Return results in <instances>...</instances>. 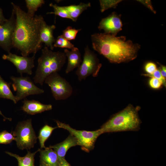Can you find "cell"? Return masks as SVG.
Here are the masks:
<instances>
[{"label": "cell", "instance_id": "21", "mask_svg": "<svg viewBox=\"0 0 166 166\" xmlns=\"http://www.w3.org/2000/svg\"><path fill=\"white\" fill-rule=\"evenodd\" d=\"M57 127H53L46 124L40 130L38 138L41 148H46L45 146V141L50 136L53 131Z\"/></svg>", "mask_w": 166, "mask_h": 166}, {"label": "cell", "instance_id": "20", "mask_svg": "<svg viewBox=\"0 0 166 166\" xmlns=\"http://www.w3.org/2000/svg\"><path fill=\"white\" fill-rule=\"evenodd\" d=\"M10 84L6 81L0 76V98L10 100L16 104L18 101L10 89Z\"/></svg>", "mask_w": 166, "mask_h": 166}, {"label": "cell", "instance_id": "14", "mask_svg": "<svg viewBox=\"0 0 166 166\" xmlns=\"http://www.w3.org/2000/svg\"><path fill=\"white\" fill-rule=\"evenodd\" d=\"M22 109L27 113L34 115L45 111L51 110L52 109L51 105L42 104L39 101L25 99L23 101Z\"/></svg>", "mask_w": 166, "mask_h": 166}, {"label": "cell", "instance_id": "23", "mask_svg": "<svg viewBox=\"0 0 166 166\" xmlns=\"http://www.w3.org/2000/svg\"><path fill=\"white\" fill-rule=\"evenodd\" d=\"M49 6L53 9L54 11L48 12L47 14H54L55 16L58 15L61 18H67L71 20L67 11L63 6H57L52 3L49 4Z\"/></svg>", "mask_w": 166, "mask_h": 166}, {"label": "cell", "instance_id": "26", "mask_svg": "<svg viewBox=\"0 0 166 166\" xmlns=\"http://www.w3.org/2000/svg\"><path fill=\"white\" fill-rule=\"evenodd\" d=\"M81 30V29L77 30L68 26L63 31L62 35L68 41L74 40L77 33Z\"/></svg>", "mask_w": 166, "mask_h": 166}, {"label": "cell", "instance_id": "25", "mask_svg": "<svg viewBox=\"0 0 166 166\" xmlns=\"http://www.w3.org/2000/svg\"><path fill=\"white\" fill-rule=\"evenodd\" d=\"M122 0H106L99 1L101 7V11L103 12L105 10L111 8H115L118 4Z\"/></svg>", "mask_w": 166, "mask_h": 166}, {"label": "cell", "instance_id": "9", "mask_svg": "<svg viewBox=\"0 0 166 166\" xmlns=\"http://www.w3.org/2000/svg\"><path fill=\"white\" fill-rule=\"evenodd\" d=\"M10 79L13 81V88L16 92L15 97L18 102L28 96L40 94L44 92L43 89L37 86L29 77L12 76Z\"/></svg>", "mask_w": 166, "mask_h": 166}, {"label": "cell", "instance_id": "10", "mask_svg": "<svg viewBox=\"0 0 166 166\" xmlns=\"http://www.w3.org/2000/svg\"><path fill=\"white\" fill-rule=\"evenodd\" d=\"M15 26V16L12 10L10 18L0 24V47L9 53L13 48L14 34Z\"/></svg>", "mask_w": 166, "mask_h": 166}, {"label": "cell", "instance_id": "15", "mask_svg": "<svg viewBox=\"0 0 166 166\" xmlns=\"http://www.w3.org/2000/svg\"><path fill=\"white\" fill-rule=\"evenodd\" d=\"M69 50L67 49L64 50L66 58H68V63L65 70V73H69L76 68H78L82 62L80 51L77 47H73Z\"/></svg>", "mask_w": 166, "mask_h": 166}, {"label": "cell", "instance_id": "12", "mask_svg": "<svg viewBox=\"0 0 166 166\" xmlns=\"http://www.w3.org/2000/svg\"><path fill=\"white\" fill-rule=\"evenodd\" d=\"M122 27L120 15L113 12L101 20L98 29L100 30H103L105 34L116 36L122 30Z\"/></svg>", "mask_w": 166, "mask_h": 166}, {"label": "cell", "instance_id": "8", "mask_svg": "<svg viewBox=\"0 0 166 166\" xmlns=\"http://www.w3.org/2000/svg\"><path fill=\"white\" fill-rule=\"evenodd\" d=\"M101 66L97 56L87 46L85 48L83 60L77 68L76 74L79 80L81 81L91 75L97 76Z\"/></svg>", "mask_w": 166, "mask_h": 166}, {"label": "cell", "instance_id": "4", "mask_svg": "<svg viewBox=\"0 0 166 166\" xmlns=\"http://www.w3.org/2000/svg\"><path fill=\"white\" fill-rule=\"evenodd\" d=\"M66 56L64 52H54L45 46L38 59V65L33 78L34 82L42 85L50 74L60 71L65 64Z\"/></svg>", "mask_w": 166, "mask_h": 166}, {"label": "cell", "instance_id": "6", "mask_svg": "<svg viewBox=\"0 0 166 166\" xmlns=\"http://www.w3.org/2000/svg\"><path fill=\"white\" fill-rule=\"evenodd\" d=\"M57 127L66 130L77 140V145L81 147L82 149L89 152L94 147L95 142L98 137L102 134L100 129L94 131L77 130L71 127L69 124L56 121Z\"/></svg>", "mask_w": 166, "mask_h": 166}, {"label": "cell", "instance_id": "36", "mask_svg": "<svg viewBox=\"0 0 166 166\" xmlns=\"http://www.w3.org/2000/svg\"><path fill=\"white\" fill-rule=\"evenodd\" d=\"M40 166H58V165H48L43 164H40Z\"/></svg>", "mask_w": 166, "mask_h": 166}, {"label": "cell", "instance_id": "16", "mask_svg": "<svg viewBox=\"0 0 166 166\" xmlns=\"http://www.w3.org/2000/svg\"><path fill=\"white\" fill-rule=\"evenodd\" d=\"M77 145V140L71 134L63 141L49 147L53 149L56 153L58 158H65L68 149L70 148Z\"/></svg>", "mask_w": 166, "mask_h": 166}, {"label": "cell", "instance_id": "35", "mask_svg": "<svg viewBox=\"0 0 166 166\" xmlns=\"http://www.w3.org/2000/svg\"><path fill=\"white\" fill-rule=\"evenodd\" d=\"M0 115H2L3 117L4 118V121L6 120H8L9 121H11L12 119L11 118H7V117H5L3 115V114L2 113V112L0 110Z\"/></svg>", "mask_w": 166, "mask_h": 166}, {"label": "cell", "instance_id": "30", "mask_svg": "<svg viewBox=\"0 0 166 166\" xmlns=\"http://www.w3.org/2000/svg\"><path fill=\"white\" fill-rule=\"evenodd\" d=\"M143 76L149 77H153L161 81L163 83V85L166 86V79H164L162 76L159 69H157L151 75L147 74H143Z\"/></svg>", "mask_w": 166, "mask_h": 166}, {"label": "cell", "instance_id": "29", "mask_svg": "<svg viewBox=\"0 0 166 166\" xmlns=\"http://www.w3.org/2000/svg\"><path fill=\"white\" fill-rule=\"evenodd\" d=\"M148 84L151 88L154 89H160L163 85L161 81L153 77H150L148 81Z\"/></svg>", "mask_w": 166, "mask_h": 166}, {"label": "cell", "instance_id": "19", "mask_svg": "<svg viewBox=\"0 0 166 166\" xmlns=\"http://www.w3.org/2000/svg\"><path fill=\"white\" fill-rule=\"evenodd\" d=\"M40 150V149H38L36 151L33 153L28 151L27 154L23 157L20 156L16 154L10 152H6L17 160L18 166H34V156Z\"/></svg>", "mask_w": 166, "mask_h": 166}, {"label": "cell", "instance_id": "18", "mask_svg": "<svg viewBox=\"0 0 166 166\" xmlns=\"http://www.w3.org/2000/svg\"><path fill=\"white\" fill-rule=\"evenodd\" d=\"M91 6V4L81 3L77 5H72L67 6H64L67 11L71 20L76 22L78 17L85 10Z\"/></svg>", "mask_w": 166, "mask_h": 166}, {"label": "cell", "instance_id": "27", "mask_svg": "<svg viewBox=\"0 0 166 166\" xmlns=\"http://www.w3.org/2000/svg\"><path fill=\"white\" fill-rule=\"evenodd\" d=\"M13 140H15V137L12 133L6 130L0 132V144H9Z\"/></svg>", "mask_w": 166, "mask_h": 166}, {"label": "cell", "instance_id": "11", "mask_svg": "<svg viewBox=\"0 0 166 166\" xmlns=\"http://www.w3.org/2000/svg\"><path fill=\"white\" fill-rule=\"evenodd\" d=\"M35 56L32 57L19 56L10 52L4 54L2 58L12 63L16 67L17 72L22 75L23 73L32 74V69L34 67Z\"/></svg>", "mask_w": 166, "mask_h": 166}, {"label": "cell", "instance_id": "5", "mask_svg": "<svg viewBox=\"0 0 166 166\" xmlns=\"http://www.w3.org/2000/svg\"><path fill=\"white\" fill-rule=\"evenodd\" d=\"M13 135L18 147L21 150L30 149L34 147L37 142V137L31 119L19 122Z\"/></svg>", "mask_w": 166, "mask_h": 166}, {"label": "cell", "instance_id": "7", "mask_svg": "<svg viewBox=\"0 0 166 166\" xmlns=\"http://www.w3.org/2000/svg\"><path fill=\"white\" fill-rule=\"evenodd\" d=\"M44 82L50 87L53 96L56 100L66 99L73 93V89L71 85L58 72L48 76Z\"/></svg>", "mask_w": 166, "mask_h": 166}, {"label": "cell", "instance_id": "34", "mask_svg": "<svg viewBox=\"0 0 166 166\" xmlns=\"http://www.w3.org/2000/svg\"><path fill=\"white\" fill-rule=\"evenodd\" d=\"M6 20L3 15L2 9L0 7V24L3 23Z\"/></svg>", "mask_w": 166, "mask_h": 166}, {"label": "cell", "instance_id": "1", "mask_svg": "<svg viewBox=\"0 0 166 166\" xmlns=\"http://www.w3.org/2000/svg\"><path fill=\"white\" fill-rule=\"evenodd\" d=\"M15 16L14 34L13 48L20 50L22 56L28 57L31 53L35 56L38 48L41 15L30 16L20 6L12 2Z\"/></svg>", "mask_w": 166, "mask_h": 166}, {"label": "cell", "instance_id": "24", "mask_svg": "<svg viewBox=\"0 0 166 166\" xmlns=\"http://www.w3.org/2000/svg\"><path fill=\"white\" fill-rule=\"evenodd\" d=\"M53 46L54 47H58L71 49L74 47V45L65 38L61 35L57 37L53 44Z\"/></svg>", "mask_w": 166, "mask_h": 166}, {"label": "cell", "instance_id": "32", "mask_svg": "<svg viewBox=\"0 0 166 166\" xmlns=\"http://www.w3.org/2000/svg\"><path fill=\"white\" fill-rule=\"evenodd\" d=\"M58 166H71L65 158H58Z\"/></svg>", "mask_w": 166, "mask_h": 166}, {"label": "cell", "instance_id": "3", "mask_svg": "<svg viewBox=\"0 0 166 166\" xmlns=\"http://www.w3.org/2000/svg\"><path fill=\"white\" fill-rule=\"evenodd\" d=\"M140 109L129 105L122 110L113 115L100 128L102 133L140 129L141 121L138 112Z\"/></svg>", "mask_w": 166, "mask_h": 166}, {"label": "cell", "instance_id": "33", "mask_svg": "<svg viewBox=\"0 0 166 166\" xmlns=\"http://www.w3.org/2000/svg\"><path fill=\"white\" fill-rule=\"evenodd\" d=\"M160 66L159 69L160 70L161 75L165 79L166 78V67L165 65H160Z\"/></svg>", "mask_w": 166, "mask_h": 166}, {"label": "cell", "instance_id": "17", "mask_svg": "<svg viewBox=\"0 0 166 166\" xmlns=\"http://www.w3.org/2000/svg\"><path fill=\"white\" fill-rule=\"evenodd\" d=\"M40 164L48 165H58V157L55 152L52 148L46 147L45 149H41Z\"/></svg>", "mask_w": 166, "mask_h": 166}, {"label": "cell", "instance_id": "22", "mask_svg": "<svg viewBox=\"0 0 166 166\" xmlns=\"http://www.w3.org/2000/svg\"><path fill=\"white\" fill-rule=\"evenodd\" d=\"M26 7L27 9V13L31 17H34L35 12L38 8L45 3L43 0H26Z\"/></svg>", "mask_w": 166, "mask_h": 166}, {"label": "cell", "instance_id": "31", "mask_svg": "<svg viewBox=\"0 0 166 166\" xmlns=\"http://www.w3.org/2000/svg\"><path fill=\"white\" fill-rule=\"evenodd\" d=\"M137 1L146 6L154 14L156 13V12L153 7L151 0H138Z\"/></svg>", "mask_w": 166, "mask_h": 166}, {"label": "cell", "instance_id": "13", "mask_svg": "<svg viewBox=\"0 0 166 166\" xmlns=\"http://www.w3.org/2000/svg\"><path fill=\"white\" fill-rule=\"evenodd\" d=\"M54 25H48L45 21L43 17H42L40 22V32L38 48L41 49L42 44L45 43V46L53 50L54 49L53 44L56 39L53 35V32L55 29Z\"/></svg>", "mask_w": 166, "mask_h": 166}, {"label": "cell", "instance_id": "28", "mask_svg": "<svg viewBox=\"0 0 166 166\" xmlns=\"http://www.w3.org/2000/svg\"><path fill=\"white\" fill-rule=\"evenodd\" d=\"M158 68L156 65L152 62H148L146 63L144 66V69L147 74H152Z\"/></svg>", "mask_w": 166, "mask_h": 166}, {"label": "cell", "instance_id": "2", "mask_svg": "<svg viewBox=\"0 0 166 166\" xmlns=\"http://www.w3.org/2000/svg\"><path fill=\"white\" fill-rule=\"evenodd\" d=\"M94 50L111 63L127 62L136 58L140 46L126 40L123 36L116 37L105 33H95L91 36Z\"/></svg>", "mask_w": 166, "mask_h": 166}]
</instances>
